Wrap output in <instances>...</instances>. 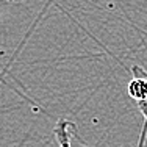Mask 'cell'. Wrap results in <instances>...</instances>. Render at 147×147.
I'll return each mask as SVG.
<instances>
[{"instance_id":"cell-1","label":"cell","mask_w":147,"mask_h":147,"mask_svg":"<svg viewBox=\"0 0 147 147\" xmlns=\"http://www.w3.org/2000/svg\"><path fill=\"white\" fill-rule=\"evenodd\" d=\"M131 75L133 78L127 88L128 96L136 102L144 117V124L147 125V71L141 66L135 64L131 66Z\"/></svg>"},{"instance_id":"cell-2","label":"cell","mask_w":147,"mask_h":147,"mask_svg":"<svg viewBox=\"0 0 147 147\" xmlns=\"http://www.w3.org/2000/svg\"><path fill=\"white\" fill-rule=\"evenodd\" d=\"M75 135H77L75 124L71 121H66V119H59L53 128V136L59 147H72V136H75ZM146 141H147V130L142 128L136 147H144Z\"/></svg>"}]
</instances>
